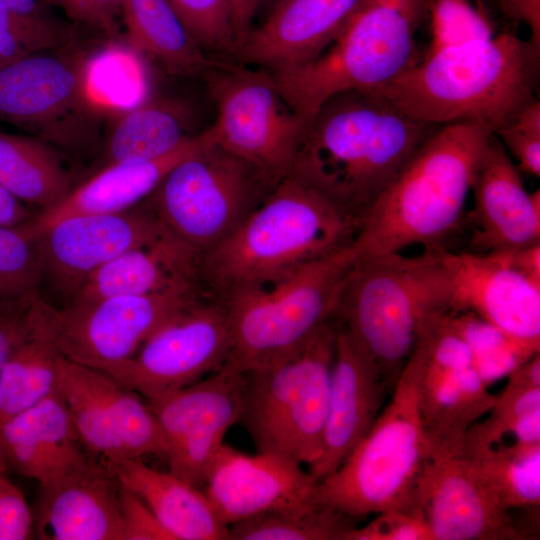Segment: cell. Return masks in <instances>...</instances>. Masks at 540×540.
Masks as SVG:
<instances>
[{"label": "cell", "instance_id": "obj_10", "mask_svg": "<svg viewBox=\"0 0 540 540\" xmlns=\"http://www.w3.org/2000/svg\"><path fill=\"white\" fill-rule=\"evenodd\" d=\"M279 182L216 145L212 136L175 164L145 202L166 230L203 255L232 234Z\"/></svg>", "mask_w": 540, "mask_h": 540}, {"label": "cell", "instance_id": "obj_33", "mask_svg": "<svg viewBox=\"0 0 540 540\" xmlns=\"http://www.w3.org/2000/svg\"><path fill=\"white\" fill-rule=\"evenodd\" d=\"M108 383L102 372L59 356L57 390L81 441L103 460L126 457L111 418Z\"/></svg>", "mask_w": 540, "mask_h": 540}, {"label": "cell", "instance_id": "obj_15", "mask_svg": "<svg viewBox=\"0 0 540 540\" xmlns=\"http://www.w3.org/2000/svg\"><path fill=\"white\" fill-rule=\"evenodd\" d=\"M245 374L226 365L147 401L165 443L169 472L203 488L227 431L238 423Z\"/></svg>", "mask_w": 540, "mask_h": 540}, {"label": "cell", "instance_id": "obj_50", "mask_svg": "<svg viewBox=\"0 0 540 540\" xmlns=\"http://www.w3.org/2000/svg\"><path fill=\"white\" fill-rule=\"evenodd\" d=\"M512 267L531 281L540 284V243L511 252H503Z\"/></svg>", "mask_w": 540, "mask_h": 540}, {"label": "cell", "instance_id": "obj_19", "mask_svg": "<svg viewBox=\"0 0 540 540\" xmlns=\"http://www.w3.org/2000/svg\"><path fill=\"white\" fill-rule=\"evenodd\" d=\"M317 479L302 465L269 452L245 454L222 444L203 492L219 521L233 523L316 501Z\"/></svg>", "mask_w": 540, "mask_h": 540}, {"label": "cell", "instance_id": "obj_38", "mask_svg": "<svg viewBox=\"0 0 540 540\" xmlns=\"http://www.w3.org/2000/svg\"><path fill=\"white\" fill-rule=\"evenodd\" d=\"M41 295L37 240L21 225L0 227V307L30 304Z\"/></svg>", "mask_w": 540, "mask_h": 540}, {"label": "cell", "instance_id": "obj_47", "mask_svg": "<svg viewBox=\"0 0 540 540\" xmlns=\"http://www.w3.org/2000/svg\"><path fill=\"white\" fill-rule=\"evenodd\" d=\"M62 10L75 22L98 29L109 37L117 35V19L125 0H43Z\"/></svg>", "mask_w": 540, "mask_h": 540}, {"label": "cell", "instance_id": "obj_40", "mask_svg": "<svg viewBox=\"0 0 540 540\" xmlns=\"http://www.w3.org/2000/svg\"><path fill=\"white\" fill-rule=\"evenodd\" d=\"M168 2L206 53L233 59L237 44L229 0H168Z\"/></svg>", "mask_w": 540, "mask_h": 540}, {"label": "cell", "instance_id": "obj_41", "mask_svg": "<svg viewBox=\"0 0 540 540\" xmlns=\"http://www.w3.org/2000/svg\"><path fill=\"white\" fill-rule=\"evenodd\" d=\"M429 51L457 46L494 36L489 18L471 0H431Z\"/></svg>", "mask_w": 540, "mask_h": 540}, {"label": "cell", "instance_id": "obj_36", "mask_svg": "<svg viewBox=\"0 0 540 540\" xmlns=\"http://www.w3.org/2000/svg\"><path fill=\"white\" fill-rule=\"evenodd\" d=\"M449 317L488 386L507 377L540 351V341L517 338L471 312L451 310Z\"/></svg>", "mask_w": 540, "mask_h": 540}, {"label": "cell", "instance_id": "obj_29", "mask_svg": "<svg viewBox=\"0 0 540 540\" xmlns=\"http://www.w3.org/2000/svg\"><path fill=\"white\" fill-rule=\"evenodd\" d=\"M464 450L497 505L514 518L521 512L519 523L524 536L535 539L539 535L540 443L494 444Z\"/></svg>", "mask_w": 540, "mask_h": 540}, {"label": "cell", "instance_id": "obj_34", "mask_svg": "<svg viewBox=\"0 0 540 540\" xmlns=\"http://www.w3.org/2000/svg\"><path fill=\"white\" fill-rule=\"evenodd\" d=\"M60 355L32 315L30 333L13 349L0 374V427L57 390Z\"/></svg>", "mask_w": 540, "mask_h": 540}, {"label": "cell", "instance_id": "obj_51", "mask_svg": "<svg viewBox=\"0 0 540 540\" xmlns=\"http://www.w3.org/2000/svg\"><path fill=\"white\" fill-rule=\"evenodd\" d=\"M35 214L0 184V227H18Z\"/></svg>", "mask_w": 540, "mask_h": 540}, {"label": "cell", "instance_id": "obj_5", "mask_svg": "<svg viewBox=\"0 0 540 540\" xmlns=\"http://www.w3.org/2000/svg\"><path fill=\"white\" fill-rule=\"evenodd\" d=\"M452 297L439 249L357 256L335 318L375 360L392 390L421 333L451 311Z\"/></svg>", "mask_w": 540, "mask_h": 540}, {"label": "cell", "instance_id": "obj_54", "mask_svg": "<svg viewBox=\"0 0 540 540\" xmlns=\"http://www.w3.org/2000/svg\"><path fill=\"white\" fill-rule=\"evenodd\" d=\"M288 0H256L255 17L263 11L264 19ZM263 19V20H264ZM262 20V21H263Z\"/></svg>", "mask_w": 540, "mask_h": 540}, {"label": "cell", "instance_id": "obj_44", "mask_svg": "<svg viewBox=\"0 0 540 540\" xmlns=\"http://www.w3.org/2000/svg\"><path fill=\"white\" fill-rule=\"evenodd\" d=\"M9 468L0 450V540L31 539L33 511L22 491L10 480Z\"/></svg>", "mask_w": 540, "mask_h": 540}, {"label": "cell", "instance_id": "obj_25", "mask_svg": "<svg viewBox=\"0 0 540 540\" xmlns=\"http://www.w3.org/2000/svg\"><path fill=\"white\" fill-rule=\"evenodd\" d=\"M0 450L9 470L51 484L95 456L81 441L58 390L0 427Z\"/></svg>", "mask_w": 540, "mask_h": 540}, {"label": "cell", "instance_id": "obj_14", "mask_svg": "<svg viewBox=\"0 0 540 540\" xmlns=\"http://www.w3.org/2000/svg\"><path fill=\"white\" fill-rule=\"evenodd\" d=\"M449 314L433 321L412 350L419 364L418 408L430 444L464 450L466 432L487 415L496 395L481 378Z\"/></svg>", "mask_w": 540, "mask_h": 540}, {"label": "cell", "instance_id": "obj_22", "mask_svg": "<svg viewBox=\"0 0 540 540\" xmlns=\"http://www.w3.org/2000/svg\"><path fill=\"white\" fill-rule=\"evenodd\" d=\"M471 191L470 252H511L540 243V191L526 190L520 170L494 133L480 158Z\"/></svg>", "mask_w": 540, "mask_h": 540}, {"label": "cell", "instance_id": "obj_20", "mask_svg": "<svg viewBox=\"0 0 540 540\" xmlns=\"http://www.w3.org/2000/svg\"><path fill=\"white\" fill-rule=\"evenodd\" d=\"M391 391L375 360L338 324L322 452L307 469L317 481L334 472L367 434Z\"/></svg>", "mask_w": 540, "mask_h": 540}, {"label": "cell", "instance_id": "obj_31", "mask_svg": "<svg viewBox=\"0 0 540 540\" xmlns=\"http://www.w3.org/2000/svg\"><path fill=\"white\" fill-rule=\"evenodd\" d=\"M189 107L156 99L126 112L113 127L103 153L104 166L163 157L193 135Z\"/></svg>", "mask_w": 540, "mask_h": 540}, {"label": "cell", "instance_id": "obj_28", "mask_svg": "<svg viewBox=\"0 0 540 540\" xmlns=\"http://www.w3.org/2000/svg\"><path fill=\"white\" fill-rule=\"evenodd\" d=\"M104 462L118 481L150 508L174 540H229L228 528L219 521L202 489L137 458Z\"/></svg>", "mask_w": 540, "mask_h": 540}, {"label": "cell", "instance_id": "obj_48", "mask_svg": "<svg viewBox=\"0 0 540 540\" xmlns=\"http://www.w3.org/2000/svg\"><path fill=\"white\" fill-rule=\"evenodd\" d=\"M33 302L0 307V374L13 349L31 331Z\"/></svg>", "mask_w": 540, "mask_h": 540}, {"label": "cell", "instance_id": "obj_16", "mask_svg": "<svg viewBox=\"0 0 540 540\" xmlns=\"http://www.w3.org/2000/svg\"><path fill=\"white\" fill-rule=\"evenodd\" d=\"M166 231L145 200L122 212L62 219L35 237L42 289L65 306L95 270L128 250L154 242Z\"/></svg>", "mask_w": 540, "mask_h": 540}, {"label": "cell", "instance_id": "obj_27", "mask_svg": "<svg viewBox=\"0 0 540 540\" xmlns=\"http://www.w3.org/2000/svg\"><path fill=\"white\" fill-rule=\"evenodd\" d=\"M200 261L197 250L167 230L154 242L128 250L91 273L70 303L171 290L204 291Z\"/></svg>", "mask_w": 540, "mask_h": 540}, {"label": "cell", "instance_id": "obj_6", "mask_svg": "<svg viewBox=\"0 0 540 540\" xmlns=\"http://www.w3.org/2000/svg\"><path fill=\"white\" fill-rule=\"evenodd\" d=\"M419 364L412 352L374 424L340 466L318 481L316 501L354 525L412 510L427 447L418 408Z\"/></svg>", "mask_w": 540, "mask_h": 540}, {"label": "cell", "instance_id": "obj_46", "mask_svg": "<svg viewBox=\"0 0 540 540\" xmlns=\"http://www.w3.org/2000/svg\"><path fill=\"white\" fill-rule=\"evenodd\" d=\"M119 503L123 540H174L150 508L121 483Z\"/></svg>", "mask_w": 540, "mask_h": 540}, {"label": "cell", "instance_id": "obj_43", "mask_svg": "<svg viewBox=\"0 0 540 540\" xmlns=\"http://www.w3.org/2000/svg\"><path fill=\"white\" fill-rule=\"evenodd\" d=\"M344 540H433L428 525L415 508L388 511L373 516L362 526L351 528Z\"/></svg>", "mask_w": 540, "mask_h": 540}, {"label": "cell", "instance_id": "obj_37", "mask_svg": "<svg viewBox=\"0 0 540 540\" xmlns=\"http://www.w3.org/2000/svg\"><path fill=\"white\" fill-rule=\"evenodd\" d=\"M540 443V387L505 386L490 411L465 435L464 448Z\"/></svg>", "mask_w": 540, "mask_h": 540}, {"label": "cell", "instance_id": "obj_35", "mask_svg": "<svg viewBox=\"0 0 540 540\" xmlns=\"http://www.w3.org/2000/svg\"><path fill=\"white\" fill-rule=\"evenodd\" d=\"M352 522L321 506L268 511L228 526L229 540H344Z\"/></svg>", "mask_w": 540, "mask_h": 540}, {"label": "cell", "instance_id": "obj_49", "mask_svg": "<svg viewBox=\"0 0 540 540\" xmlns=\"http://www.w3.org/2000/svg\"><path fill=\"white\" fill-rule=\"evenodd\" d=\"M500 11L510 20L526 25L529 41L540 47V0H496Z\"/></svg>", "mask_w": 540, "mask_h": 540}, {"label": "cell", "instance_id": "obj_30", "mask_svg": "<svg viewBox=\"0 0 540 540\" xmlns=\"http://www.w3.org/2000/svg\"><path fill=\"white\" fill-rule=\"evenodd\" d=\"M121 15L128 43L170 72L203 76L212 64L168 0H125Z\"/></svg>", "mask_w": 540, "mask_h": 540}, {"label": "cell", "instance_id": "obj_13", "mask_svg": "<svg viewBox=\"0 0 540 540\" xmlns=\"http://www.w3.org/2000/svg\"><path fill=\"white\" fill-rule=\"evenodd\" d=\"M231 346L226 307L206 295L159 328L131 357L99 371L149 401L221 368Z\"/></svg>", "mask_w": 540, "mask_h": 540}, {"label": "cell", "instance_id": "obj_42", "mask_svg": "<svg viewBox=\"0 0 540 540\" xmlns=\"http://www.w3.org/2000/svg\"><path fill=\"white\" fill-rule=\"evenodd\" d=\"M497 136L508 154L516 160L519 170L540 175V102L533 99L506 123L500 126Z\"/></svg>", "mask_w": 540, "mask_h": 540}, {"label": "cell", "instance_id": "obj_26", "mask_svg": "<svg viewBox=\"0 0 540 540\" xmlns=\"http://www.w3.org/2000/svg\"><path fill=\"white\" fill-rule=\"evenodd\" d=\"M212 139L209 129L193 135L156 159L106 165L55 206L37 212L22 228L33 238L56 222L75 215L116 213L146 200L169 170ZM36 239V238H35Z\"/></svg>", "mask_w": 540, "mask_h": 540}, {"label": "cell", "instance_id": "obj_8", "mask_svg": "<svg viewBox=\"0 0 540 540\" xmlns=\"http://www.w3.org/2000/svg\"><path fill=\"white\" fill-rule=\"evenodd\" d=\"M356 258L350 243L278 282L221 299L232 335L224 365L246 374L270 367L296 352L335 318L347 274Z\"/></svg>", "mask_w": 540, "mask_h": 540}, {"label": "cell", "instance_id": "obj_52", "mask_svg": "<svg viewBox=\"0 0 540 540\" xmlns=\"http://www.w3.org/2000/svg\"><path fill=\"white\" fill-rule=\"evenodd\" d=\"M229 4L233 30L238 47L253 28L256 0H229Z\"/></svg>", "mask_w": 540, "mask_h": 540}, {"label": "cell", "instance_id": "obj_23", "mask_svg": "<svg viewBox=\"0 0 540 540\" xmlns=\"http://www.w3.org/2000/svg\"><path fill=\"white\" fill-rule=\"evenodd\" d=\"M367 0H288L239 44L233 59L273 73L310 62Z\"/></svg>", "mask_w": 540, "mask_h": 540}, {"label": "cell", "instance_id": "obj_39", "mask_svg": "<svg viewBox=\"0 0 540 540\" xmlns=\"http://www.w3.org/2000/svg\"><path fill=\"white\" fill-rule=\"evenodd\" d=\"M107 391L113 426L125 456L140 459L154 454L164 458V439L147 401L110 377Z\"/></svg>", "mask_w": 540, "mask_h": 540}, {"label": "cell", "instance_id": "obj_3", "mask_svg": "<svg viewBox=\"0 0 540 540\" xmlns=\"http://www.w3.org/2000/svg\"><path fill=\"white\" fill-rule=\"evenodd\" d=\"M492 134L476 123L439 126L361 219L351 243L357 256L399 253L413 245L444 249Z\"/></svg>", "mask_w": 540, "mask_h": 540}, {"label": "cell", "instance_id": "obj_21", "mask_svg": "<svg viewBox=\"0 0 540 540\" xmlns=\"http://www.w3.org/2000/svg\"><path fill=\"white\" fill-rule=\"evenodd\" d=\"M439 254L452 279V311L471 312L517 338L540 341V284L512 267L505 253Z\"/></svg>", "mask_w": 540, "mask_h": 540}, {"label": "cell", "instance_id": "obj_11", "mask_svg": "<svg viewBox=\"0 0 540 540\" xmlns=\"http://www.w3.org/2000/svg\"><path fill=\"white\" fill-rule=\"evenodd\" d=\"M216 107V145L279 182L292 170L307 123L272 75L232 58H215L203 75Z\"/></svg>", "mask_w": 540, "mask_h": 540}, {"label": "cell", "instance_id": "obj_24", "mask_svg": "<svg viewBox=\"0 0 540 540\" xmlns=\"http://www.w3.org/2000/svg\"><path fill=\"white\" fill-rule=\"evenodd\" d=\"M120 482L103 459L39 486L34 531L42 540H123Z\"/></svg>", "mask_w": 540, "mask_h": 540}, {"label": "cell", "instance_id": "obj_1", "mask_svg": "<svg viewBox=\"0 0 540 540\" xmlns=\"http://www.w3.org/2000/svg\"><path fill=\"white\" fill-rule=\"evenodd\" d=\"M439 126L420 121L374 90L325 101L308 123L289 175L358 225Z\"/></svg>", "mask_w": 540, "mask_h": 540}, {"label": "cell", "instance_id": "obj_9", "mask_svg": "<svg viewBox=\"0 0 540 540\" xmlns=\"http://www.w3.org/2000/svg\"><path fill=\"white\" fill-rule=\"evenodd\" d=\"M338 324L325 323L282 361L245 374L238 423L258 452L310 467L320 456Z\"/></svg>", "mask_w": 540, "mask_h": 540}, {"label": "cell", "instance_id": "obj_7", "mask_svg": "<svg viewBox=\"0 0 540 540\" xmlns=\"http://www.w3.org/2000/svg\"><path fill=\"white\" fill-rule=\"evenodd\" d=\"M428 0H367L316 58L270 73L291 108L308 124L332 96L376 90L415 61V33Z\"/></svg>", "mask_w": 540, "mask_h": 540}, {"label": "cell", "instance_id": "obj_53", "mask_svg": "<svg viewBox=\"0 0 540 540\" xmlns=\"http://www.w3.org/2000/svg\"><path fill=\"white\" fill-rule=\"evenodd\" d=\"M0 2L26 15L46 17L39 0H0Z\"/></svg>", "mask_w": 540, "mask_h": 540}, {"label": "cell", "instance_id": "obj_45", "mask_svg": "<svg viewBox=\"0 0 540 540\" xmlns=\"http://www.w3.org/2000/svg\"><path fill=\"white\" fill-rule=\"evenodd\" d=\"M0 25L16 36L30 53L58 48L62 33L50 19L26 15L0 2Z\"/></svg>", "mask_w": 540, "mask_h": 540}, {"label": "cell", "instance_id": "obj_18", "mask_svg": "<svg viewBox=\"0 0 540 540\" xmlns=\"http://www.w3.org/2000/svg\"><path fill=\"white\" fill-rule=\"evenodd\" d=\"M52 50L0 66V119L73 149L64 125L87 111L92 60L82 51Z\"/></svg>", "mask_w": 540, "mask_h": 540}, {"label": "cell", "instance_id": "obj_32", "mask_svg": "<svg viewBox=\"0 0 540 540\" xmlns=\"http://www.w3.org/2000/svg\"><path fill=\"white\" fill-rule=\"evenodd\" d=\"M0 184L40 211L55 206L73 189L58 152L46 141L1 131Z\"/></svg>", "mask_w": 540, "mask_h": 540}, {"label": "cell", "instance_id": "obj_2", "mask_svg": "<svg viewBox=\"0 0 540 540\" xmlns=\"http://www.w3.org/2000/svg\"><path fill=\"white\" fill-rule=\"evenodd\" d=\"M539 55L540 47L504 32L428 52L374 91L425 123H476L494 133L535 99Z\"/></svg>", "mask_w": 540, "mask_h": 540}, {"label": "cell", "instance_id": "obj_12", "mask_svg": "<svg viewBox=\"0 0 540 540\" xmlns=\"http://www.w3.org/2000/svg\"><path fill=\"white\" fill-rule=\"evenodd\" d=\"M206 295L198 289L171 290L60 307L38 297L32 313L63 356L99 371L131 357L159 328Z\"/></svg>", "mask_w": 540, "mask_h": 540}, {"label": "cell", "instance_id": "obj_17", "mask_svg": "<svg viewBox=\"0 0 540 540\" xmlns=\"http://www.w3.org/2000/svg\"><path fill=\"white\" fill-rule=\"evenodd\" d=\"M413 508L423 516L433 540H524L515 518L479 480L465 450L427 441Z\"/></svg>", "mask_w": 540, "mask_h": 540}, {"label": "cell", "instance_id": "obj_4", "mask_svg": "<svg viewBox=\"0 0 540 540\" xmlns=\"http://www.w3.org/2000/svg\"><path fill=\"white\" fill-rule=\"evenodd\" d=\"M356 232L354 221L288 175L232 234L201 255L202 287L221 300L278 282L350 244Z\"/></svg>", "mask_w": 540, "mask_h": 540}]
</instances>
